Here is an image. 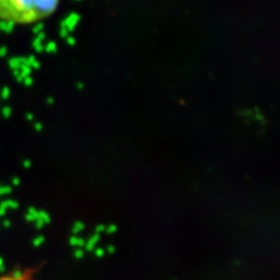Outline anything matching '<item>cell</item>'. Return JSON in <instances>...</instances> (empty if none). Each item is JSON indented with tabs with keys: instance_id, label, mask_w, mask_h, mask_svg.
<instances>
[{
	"instance_id": "3957f363",
	"label": "cell",
	"mask_w": 280,
	"mask_h": 280,
	"mask_svg": "<svg viewBox=\"0 0 280 280\" xmlns=\"http://www.w3.org/2000/svg\"><path fill=\"white\" fill-rule=\"evenodd\" d=\"M0 268H2V260L0 259Z\"/></svg>"
},
{
	"instance_id": "7a4b0ae2",
	"label": "cell",
	"mask_w": 280,
	"mask_h": 280,
	"mask_svg": "<svg viewBox=\"0 0 280 280\" xmlns=\"http://www.w3.org/2000/svg\"><path fill=\"white\" fill-rule=\"evenodd\" d=\"M0 280H35L34 279V271L27 270V271H16L12 273L10 276H6L0 278Z\"/></svg>"
},
{
	"instance_id": "6da1fadb",
	"label": "cell",
	"mask_w": 280,
	"mask_h": 280,
	"mask_svg": "<svg viewBox=\"0 0 280 280\" xmlns=\"http://www.w3.org/2000/svg\"><path fill=\"white\" fill-rule=\"evenodd\" d=\"M61 0H0V21L5 24L28 26L58 12Z\"/></svg>"
}]
</instances>
